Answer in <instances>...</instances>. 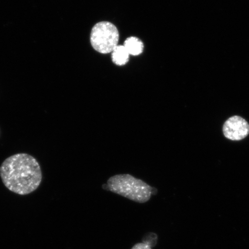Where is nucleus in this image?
<instances>
[{
	"instance_id": "obj_1",
	"label": "nucleus",
	"mask_w": 249,
	"mask_h": 249,
	"mask_svg": "<svg viewBox=\"0 0 249 249\" xmlns=\"http://www.w3.org/2000/svg\"><path fill=\"white\" fill-rule=\"evenodd\" d=\"M0 177L9 191L19 195L35 192L42 182V172L38 161L31 155L15 154L0 166Z\"/></svg>"
},
{
	"instance_id": "obj_2",
	"label": "nucleus",
	"mask_w": 249,
	"mask_h": 249,
	"mask_svg": "<svg viewBox=\"0 0 249 249\" xmlns=\"http://www.w3.org/2000/svg\"><path fill=\"white\" fill-rule=\"evenodd\" d=\"M105 186V190L139 203L148 202L152 195L157 192V189L130 174H118L111 177Z\"/></svg>"
},
{
	"instance_id": "obj_3",
	"label": "nucleus",
	"mask_w": 249,
	"mask_h": 249,
	"mask_svg": "<svg viewBox=\"0 0 249 249\" xmlns=\"http://www.w3.org/2000/svg\"><path fill=\"white\" fill-rule=\"evenodd\" d=\"M90 40L96 51L102 54L110 53L118 46L119 33L113 24L102 21L93 27Z\"/></svg>"
},
{
	"instance_id": "obj_4",
	"label": "nucleus",
	"mask_w": 249,
	"mask_h": 249,
	"mask_svg": "<svg viewBox=\"0 0 249 249\" xmlns=\"http://www.w3.org/2000/svg\"><path fill=\"white\" fill-rule=\"evenodd\" d=\"M222 130L226 139L240 141L249 135V124L244 118L233 116L225 121Z\"/></svg>"
},
{
	"instance_id": "obj_5",
	"label": "nucleus",
	"mask_w": 249,
	"mask_h": 249,
	"mask_svg": "<svg viewBox=\"0 0 249 249\" xmlns=\"http://www.w3.org/2000/svg\"><path fill=\"white\" fill-rule=\"evenodd\" d=\"M124 47L130 55H139L144 50V45L142 40L136 37H130L124 43Z\"/></svg>"
},
{
	"instance_id": "obj_6",
	"label": "nucleus",
	"mask_w": 249,
	"mask_h": 249,
	"mask_svg": "<svg viewBox=\"0 0 249 249\" xmlns=\"http://www.w3.org/2000/svg\"><path fill=\"white\" fill-rule=\"evenodd\" d=\"M129 54L124 46H117L112 52V60L116 65L122 66L129 61Z\"/></svg>"
},
{
	"instance_id": "obj_7",
	"label": "nucleus",
	"mask_w": 249,
	"mask_h": 249,
	"mask_svg": "<svg viewBox=\"0 0 249 249\" xmlns=\"http://www.w3.org/2000/svg\"><path fill=\"white\" fill-rule=\"evenodd\" d=\"M158 237L151 240L144 241L134 245L131 249H152L157 244Z\"/></svg>"
}]
</instances>
